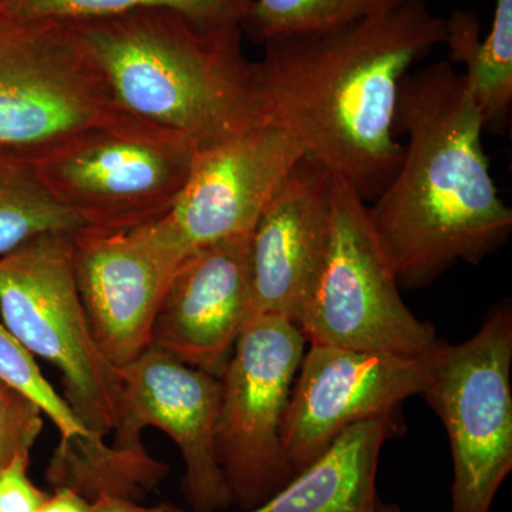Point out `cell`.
Wrapping results in <instances>:
<instances>
[{
  "label": "cell",
  "mask_w": 512,
  "mask_h": 512,
  "mask_svg": "<svg viewBox=\"0 0 512 512\" xmlns=\"http://www.w3.org/2000/svg\"><path fill=\"white\" fill-rule=\"evenodd\" d=\"M200 151L188 141L111 111L36 161V173L84 228L121 231L164 217Z\"/></svg>",
  "instance_id": "cell-5"
},
{
  "label": "cell",
  "mask_w": 512,
  "mask_h": 512,
  "mask_svg": "<svg viewBox=\"0 0 512 512\" xmlns=\"http://www.w3.org/2000/svg\"><path fill=\"white\" fill-rule=\"evenodd\" d=\"M251 311V234L198 249L178 266L151 346L220 377Z\"/></svg>",
  "instance_id": "cell-15"
},
{
  "label": "cell",
  "mask_w": 512,
  "mask_h": 512,
  "mask_svg": "<svg viewBox=\"0 0 512 512\" xmlns=\"http://www.w3.org/2000/svg\"><path fill=\"white\" fill-rule=\"evenodd\" d=\"M484 128L473 86L450 63L400 83L394 133L407 143L392 180L367 205L400 288H426L507 244L512 211L491 177Z\"/></svg>",
  "instance_id": "cell-2"
},
{
  "label": "cell",
  "mask_w": 512,
  "mask_h": 512,
  "mask_svg": "<svg viewBox=\"0 0 512 512\" xmlns=\"http://www.w3.org/2000/svg\"><path fill=\"white\" fill-rule=\"evenodd\" d=\"M367 202L332 175V229L325 269L298 328L309 343L362 352L424 356L439 345L436 329L400 296Z\"/></svg>",
  "instance_id": "cell-7"
},
{
  "label": "cell",
  "mask_w": 512,
  "mask_h": 512,
  "mask_svg": "<svg viewBox=\"0 0 512 512\" xmlns=\"http://www.w3.org/2000/svg\"><path fill=\"white\" fill-rule=\"evenodd\" d=\"M330 229L332 174L303 156L265 205L251 232L249 320L282 316L298 326L318 291Z\"/></svg>",
  "instance_id": "cell-14"
},
{
  "label": "cell",
  "mask_w": 512,
  "mask_h": 512,
  "mask_svg": "<svg viewBox=\"0 0 512 512\" xmlns=\"http://www.w3.org/2000/svg\"><path fill=\"white\" fill-rule=\"evenodd\" d=\"M183 258L156 221L121 231L73 234L77 289L94 342L120 369L151 346L154 322Z\"/></svg>",
  "instance_id": "cell-12"
},
{
  "label": "cell",
  "mask_w": 512,
  "mask_h": 512,
  "mask_svg": "<svg viewBox=\"0 0 512 512\" xmlns=\"http://www.w3.org/2000/svg\"><path fill=\"white\" fill-rule=\"evenodd\" d=\"M376 512H403V510L397 504L383 503L382 500H379V503H377Z\"/></svg>",
  "instance_id": "cell-27"
},
{
  "label": "cell",
  "mask_w": 512,
  "mask_h": 512,
  "mask_svg": "<svg viewBox=\"0 0 512 512\" xmlns=\"http://www.w3.org/2000/svg\"><path fill=\"white\" fill-rule=\"evenodd\" d=\"M92 512H195L183 510L171 504H158L154 507H144L137 501L123 497L104 495L92 503Z\"/></svg>",
  "instance_id": "cell-25"
},
{
  "label": "cell",
  "mask_w": 512,
  "mask_h": 512,
  "mask_svg": "<svg viewBox=\"0 0 512 512\" xmlns=\"http://www.w3.org/2000/svg\"><path fill=\"white\" fill-rule=\"evenodd\" d=\"M448 56L463 63L483 114L485 128L503 130L512 103V0H494L487 36L471 10L457 9L444 19Z\"/></svg>",
  "instance_id": "cell-17"
},
{
  "label": "cell",
  "mask_w": 512,
  "mask_h": 512,
  "mask_svg": "<svg viewBox=\"0 0 512 512\" xmlns=\"http://www.w3.org/2000/svg\"><path fill=\"white\" fill-rule=\"evenodd\" d=\"M393 414L353 424L281 490L241 512H376L377 468Z\"/></svg>",
  "instance_id": "cell-16"
},
{
  "label": "cell",
  "mask_w": 512,
  "mask_h": 512,
  "mask_svg": "<svg viewBox=\"0 0 512 512\" xmlns=\"http://www.w3.org/2000/svg\"><path fill=\"white\" fill-rule=\"evenodd\" d=\"M114 111L70 23L0 9V153L35 164Z\"/></svg>",
  "instance_id": "cell-8"
},
{
  "label": "cell",
  "mask_w": 512,
  "mask_h": 512,
  "mask_svg": "<svg viewBox=\"0 0 512 512\" xmlns=\"http://www.w3.org/2000/svg\"><path fill=\"white\" fill-rule=\"evenodd\" d=\"M306 343L282 316L249 320L220 376L215 450L232 505L241 511L258 507L295 476L281 426Z\"/></svg>",
  "instance_id": "cell-9"
},
{
  "label": "cell",
  "mask_w": 512,
  "mask_h": 512,
  "mask_svg": "<svg viewBox=\"0 0 512 512\" xmlns=\"http://www.w3.org/2000/svg\"><path fill=\"white\" fill-rule=\"evenodd\" d=\"M431 352L400 356L311 343L281 426L293 473L308 467L353 424L394 413L404 400L423 393Z\"/></svg>",
  "instance_id": "cell-10"
},
{
  "label": "cell",
  "mask_w": 512,
  "mask_h": 512,
  "mask_svg": "<svg viewBox=\"0 0 512 512\" xmlns=\"http://www.w3.org/2000/svg\"><path fill=\"white\" fill-rule=\"evenodd\" d=\"M444 37L427 0H406L342 28L266 40L255 66L269 120L369 204L402 161L400 83Z\"/></svg>",
  "instance_id": "cell-1"
},
{
  "label": "cell",
  "mask_w": 512,
  "mask_h": 512,
  "mask_svg": "<svg viewBox=\"0 0 512 512\" xmlns=\"http://www.w3.org/2000/svg\"><path fill=\"white\" fill-rule=\"evenodd\" d=\"M83 228V222L47 190L35 164L0 153V256L39 235Z\"/></svg>",
  "instance_id": "cell-19"
},
{
  "label": "cell",
  "mask_w": 512,
  "mask_h": 512,
  "mask_svg": "<svg viewBox=\"0 0 512 512\" xmlns=\"http://www.w3.org/2000/svg\"><path fill=\"white\" fill-rule=\"evenodd\" d=\"M96 63L114 110L188 141L220 146L269 121L242 26L143 9L70 23Z\"/></svg>",
  "instance_id": "cell-3"
},
{
  "label": "cell",
  "mask_w": 512,
  "mask_h": 512,
  "mask_svg": "<svg viewBox=\"0 0 512 512\" xmlns=\"http://www.w3.org/2000/svg\"><path fill=\"white\" fill-rule=\"evenodd\" d=\"M252 0H0L19 19L74 23L143 9H170L200 22L244 25Z\"/></svg>",
  "instance_id": "cell-20"
},
{
  "label": "cell",
  "mask_w": 512,
  "mask_h": 512,
  "mask_svg": "<svg viewBox=\"0 0 512 512\" xmlns=\"http://www.w3.org/2000/svg\"><path fill=\"white\" fill-rule=\"evenodd\" d=\"M170 466L147 450H119L106 440L76 437L60 440L47 466L53 488H69L94 503L104 495L140 500L157 487Z\"/></svg>",
  "instance_id": "cell-18"
},
{
  "label": "cell",
  "mask_w": 512,
  "mask_h": 512,
  "mask_svg": "<svg viewBox=\"0 0 512 512\" xmlns=\"http://www.w3.org/2000/svg\"><path fill=\"white\" fill-rule=\"evenodd\" d=\"M29 457H16L0 470V512H37L47 495L29 477Z\"/></svg>",
  "instance_id": "cell-24"
},
{
  "label": "cell",
  "mask_w": 512,
  "mask_h": 512,
  "mask_svg": "<svg viewBox=\"0 0 512 512\" xmlns=\"http://www.w3.org/2000/svg\"><path fill=\"white\" fill-rule=\"evenodd\" d=\"M406 0H252L242 30L264 43L276 37L342 28Z\"/></svg>",
  "instance_id": "cell-21"
},
{
  "label": "cell",
  "mask_w": 512,
  "mask_h": 512,
  "mask_svg": "<svg viewBox=\"0 0 512 512\" xmlns=\"http://www.w3.org/2000/svg\"><path fill=\"white\" fill-rule=\"evenodd\" d=\"M0 382L28 397L52 420L60 440L89 437L66 400L47 382L35 356L0 323Z\"/></svg>",
  "instance_id": "cell-22"
},
{
  "label": "cell",
  "mask_w": 512,
  "mask_h": 512,
  "mask_svg": "<svg viewBox=\"0 0 512 512\" xmlns=\"http://www.w3.org/2000/svg\"><path fill=\"white\" fill-rule=\"evenodd\" d=\"M512 309L504 301L473 338L440 340L421 396L446 427L454 480L450 512H490L512 470Z\"/></svg>",
  "instance_id": "cell-6"
},
{
  "label": "cell",
  "mask_w": 512,
  "mask_h": 512,
  "mask_svg": "<svg viewBox=\"0 0 512 512\" xmlns=\"http://www.w3.org/2000/svg\"><path fill=\"white\" fill-rule=\"evenodd\" d=\"M119 375V420L111 444L119 450H146L144 430L156 427L180 448L185 466L183 493L192 511L231 507V493L215 450L220 377L185 365L154 346L120 367Z\"/></svg>",
  "instance_id": "cell-11"
},
{
  "label": "cell",
  "mask_w": 512,
  "mask_h": 512,
  "mask_svg": "<svg viewBox=\"0 0 512 512\" xmlns=\"http://www.w3.org/2000/svg\"><path fill=\"white\" fill-rule=\"evenodd\" d=\"M42 410L18 390L0 382V470L30 456L43 430Z\"/></svg>",
  "instance_id": "cell-23"
},
{
  "label": "cell",
  "mask_w": 512,
  "mask_h": 512,
  "mask_svg": "<svg viewBox=\"0 0 512 512\" xmlns=\"http://www.w3.org/2000/svg\"><path fill=\"white\" fill-rule=\"evenodd\" d=\"M37 512H92V503L69 488H56Z\"/></svg>",
  "instance_id": "cell-26"
},
{
  "label": "cell",
  "mask_w": 512,
  "mask_h": 512,
  "mask_svg": "<svg viewBox=\"0 0 512 512\" xmlns=\"http://www.w3.org/2000/svg\"><path fill=\"white\" fill-rule=\"evenodd\" d=\"M74 232H49L0 256L3 325L62 375L64 400L89 437L119 420L120 375L94 342L77 289Z\"/></svg>",
  "instance_id": "cell-4"
},
{
  "label": "cell",
  "mask_w": 512,
  "mask_h": 512,
  "mask_svg": "<svg viewBox=\"0 0 512 512\" xmlns=\"http://www.w3.org/2000/svg\"><path fill=\"white\" fill-rule=\"evenodd\" d=\"M302 157L295 138L271 120L200 151L190 180L158 227L184 261L222 239L249 235Z\"/></svg>",
  "instance_id": "cell-13"
}]
</instances>
